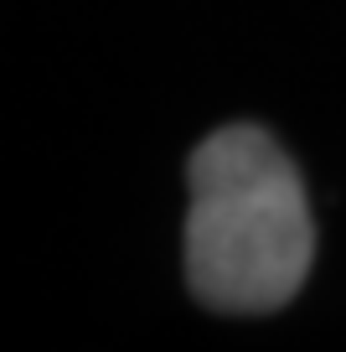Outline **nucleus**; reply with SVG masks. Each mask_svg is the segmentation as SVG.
<instances>
[{
	"mask_svg": "<svg viewBox=\"0 0 346 352\" xmlns=\"http://www.w3.org/2000/svg\"><path fill=\"white\" fill-rule=\"evenodd\" d=\"M315 223L290 155L259 124H227L192 155L186 280L212 311H279L310 275Z\"/></svg>",
	"mask_w": 346,
	"mask_h": 352,
	"instance_id": "nucleus-1",
	"label": "nucleus"
}]
</instances>
